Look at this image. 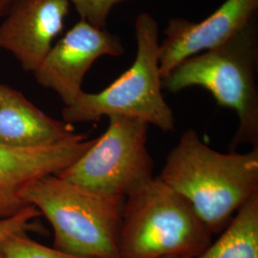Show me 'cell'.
I'll use <instances>...</instances> for the list:
<instances>
[{
    "label": "cell",
    "instance_id": "obj_1",
    "mask_svg": "<svg viewBox=\"0 0 258 258\" xmlns=\"http://www.w3.org/2000/svg\"><path fill=\"white\" fill-rule=\"evenodd\" d=\"M158 178L191 205L212 234L218 233L258 194V148L222 153L189 129L169 152Z\"/></svg>",
    "mask_w": 258,
    "mask_h": 258
},
{
    "label": "cell",
    "instance_id": "obj_2",
    "mask_svg": "<svg viewBox=\"0 0 258 258\" xmlns=\"http://www.w3.org/2000/svg\"><path fill=\"white\" fill-rule=\"evenodd\" d=\"M258 18L220 45L185 58L162 79L171 93L199 86L218 105L235 111L238 128L231 149L258 148Z\"/></svg>",
    "mask_w": 258,
    "mask_h": 258
},
{
    "label": "cell",
    "instance_id": "obj_3",
    "mask_svg": "<svg viewBox=\"0 0 258 258\" xmlns=\"http://www.w3.org/2000/svg\"><path fill=\"white\" fill-rule=\"evenodd\" d=\"M21 197L50 222L54 249L80 257L121 258L124 199L96 194L57 175L30 182Z\"/></svg>",
    "mask_w": 258,
    "mask_h": 258
},
{
    "label": "cell",
    "instance_id": "obj_4",
    "mask_svg": "<svg viewBox=\"0 0 258 258\" xmlns=\"http://www.w3.org/2000/svg\"><path fill=\"white\" fill-rule=\"evenodd\" d=\"M212 237L191 205L158 177L124 199L121 258H196Z\"/></svg>",
    "mask_w": 258,
    "mask_h": 258
},
{
    "label": "cell",
    "instance_id": "obj_5",
    "mask_svg": "<svg viewBox=\"0 0 258 258\" xmlns=\"http://www.w3.org/2000/svg\"><path fill=\"white\" fill-rule=\"evenodd\" d=\"M135 33L137 54L133 64L102 91H83L72 104L64 106L65 122L73 125L122 116L144 120L164 132L174 131L173 111L163 96L156 20L148 13L139 14Z\"/></svg>",
    "mask_w": 258,
    "mask_h": 258
},
{
    "label": "cell",
    "instance_id": "obj_6",
    "mask_svg": "<svg viewBox=\"0 0 258 258\" xmlns=\"http://www.w3.org/2000/svg\"><path fill=\"white\" fill-rule=\"evenodd\" d=\"M108 120L92 147L56 175L96 194L125 199L154 178L148 148L149 124L122 116Z\"/></svg>",
    "mask_w": 258,
    "mask_h": 258
},
{
    "label": "cell",
    "instance_id": "obj_7",
    "mask_svg": "<svg viewBox=\"0 0 258 258\" xmlns=\"http://www.w3.org/2000/svg\"><path fill=\"white\" fill-rule=\"evenodd\" d=\"M123 54L120 37L81 19L52 46L34 75L37 83L54 90L67 106L83 92V79L99 57Z\"/></svg>",
    "mask_w": 258,
    "mask_h": 258
},
{
    "label": "cell",
    "instance_id": "obj_8",
    "mask_svg": "<svg viewBox=\"0 0 258 258\" xmlns=\"http://www.w3.org/2000/svg\"><path fill=\"white\" fill-rule=\"evenodd\" d=\"M95 141L78 134L71 140L41 148L0 145V221L16 216L27 208L29 205L22 199L21 192L30 182L58 174L83 156Z\"/></svg>",
    "mask_w": 258,
    "mask_h": 258
},
{
    "label": "cell",
    "instance_id": "obj_9",
    "mask_svg": "<svg viewBox=\"0 0 258 258\" xmlns=\"http://www.w3.org/2000/svg\"><path fill=\"white\" fill-rule=\"evenodd\" d=\"M258 18V0H226L208 18L196 22L171 19L160 44L159 68L162 79L185 58L227 41Z\"/></svg>",
    "mask_w": 258,
    "mask_h": 258
},
{
    "label": "cell",
    "instance_id": "obj_10",
    "mask_svg": "<svg viewBox=\"0 0 258 258\" xmlns=\"http://www.w3.org/2000/svg\"><path fill=\"white\" fill-rule=\"evenodd\" d=\"M69 7L67 0H18L0 24V49L34 73L61 33Z\"/></svg>",
    "mask_w": 258,
    "mask_h": 258
},
{
    "label": "cell",
    "instance_id": "obj_11",
    "mask_svg": "<svg viewBox=\"0 0 258 258\" xmlns=\"http://www.w3.org/2000/svg\"><path fill=\"white\" fill-rule=\"evenodd\" d=\"M77 135L72 124L53 119L19 90L0 83V145L41 148L71 140Z\"/></svg>",
    "mask_w": 258,
    "mask_h": 258
},
{
    "label": "cell",
    "instance_id": "obj_12",
    "mask_svg": "<svg viewBox=\"0 0 258 258\" xmlns=\"http://www.w3.org/2000/svg\"><path fill=\"white\" fill-rule=\"evenodd\" d=\"M196 258H258V194L240 208L216 242Z\"/></svg>",
    "mask_w": 258,
    "mask_h": 258
},
{
    "label": "cell",
    "instance_id": "obj_13",
    "mask_svg": "<svg viewBox=\"0 0 258 258\" xmlns=\"http://www.w3.org/2000/svg\"><path fill=\"white\" fill-rule=\"evenodd\" d=\"M1 252L4 258H85L46 247L29 238L26 233L12 234L3 243Z\"/></svg>",
    "mask_w": 258,
    "mask_h": 258
},
{
    "label": "cell",
    "instance_id": "obj_14",
    "mask_svg": "<svg viewBox=\"0 0 258 258\" xmlns=\"http://www.w3.org/2000/svg\"><path fill=\"white\" fill-rule=\"evenodd\" d=\"M75 7L81 19L95 27L105 29L111 10L127 0H67Z\"/></svg>",
    "mask_w": 258,
    "mask_h": 258
},
{
    "label": "cell",
    "instance_id": "obj_15",
    "mask_svg": "<svg viewBox=\"0 0 258 258\" xmlns=\"http://www.w3.org/2000/svg\"><path fill=\"white\" fill-rule=\"evenodd\" d=\"M41 213L37 208L28 206L16 216L0 221V252L5 240L15 233H26L27 231H40L41 228L34 220Z\"/></svg>",
    "mask_w": 258,
    "mask_h": 258
},
{
    "label": "cell",
    "instance_id": "obj_16",
    "mask_svg": "<svg viewBox=\"0 0 258 258\" xmlns=\"http://www.w3.org/2000/svg\"><path fill=\"white\" fill-rule=\"evenodd\" d=\"M18 0H0V18H4Z\"/></svg>",
    "mask_w": 258,
    "mask_h": 258
},
{
    "label": "cell",
    "instance_id": "obj_17",
    "mask_svg": "<svg viewBox=\"0 0 258 258\" xmlns=\"http://www.w3.org/2000/svg\"><path fill=\"white\" fill-rule=\"evenodd\" d=\"M0 258H4L3 257V254H2V252H0Z\"/></svg>",
    "mask_w": 258,
    "mask_h": 258
}]
</instances>
